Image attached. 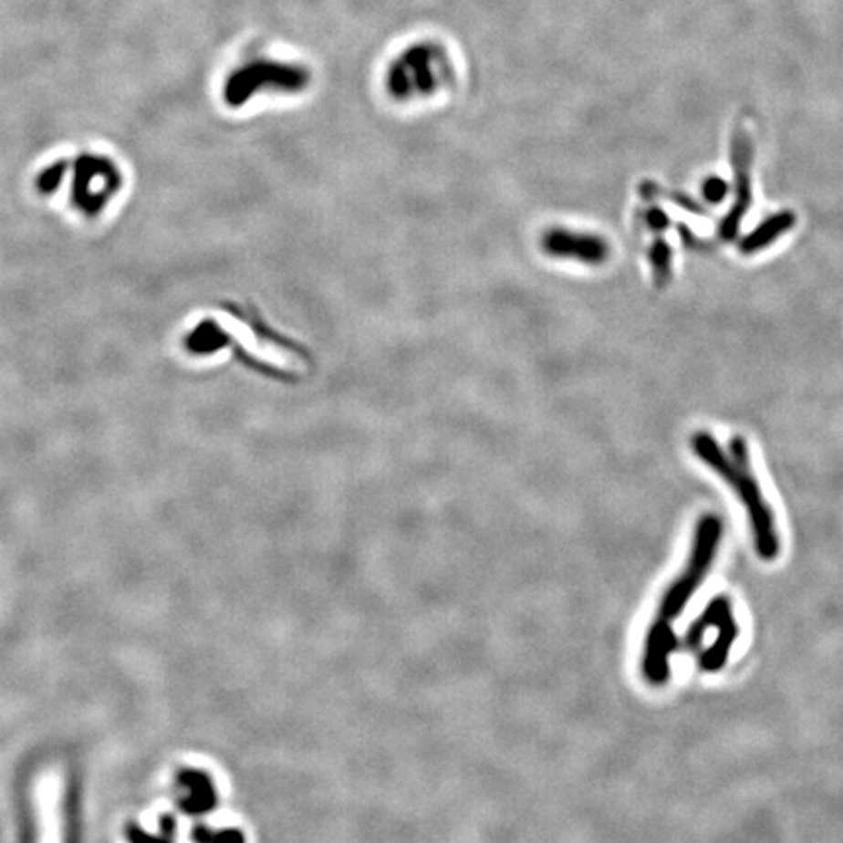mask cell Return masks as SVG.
Masks as SVG:
<instances>
[{
  "label": "cell",
  "instance_id": "6",
  "mask_svg": "<svg viewBox=\"0 0 843 843\" xmlns=\"http://www.w3.org/2000/svg\"><path fill=\"white\" fill-rule=\"evenodd\" d=\"M255 65H246L236 77L233 75L227 84V100L231 106H241L252 96H256V90L265 87L268 90L274 88H299L305 82L299 68L279 65L277 61H252Z\"/></svg>",
  "mask_w": 843,
  "mask_h": 843
},
{
  "label": "cell",
  "instance_id": "15",
  "mask_svg": "<svg viewBox=\"0 0 843 843\" xmlns=\"http://www.w3.org/2000/svg\"><path fill=\"white\" fill-rule=\"evenodd\" d=\"M646 224H649L654 233H662L670 227V217L660 207H650L646 211Z\"/></svg>",
  "mask_w": 843,
  "mask_h": 843
},
{
  "label": "cell",
  "instance_id": "2",
  "mask_svg": "<svg viewBox=\"0 0 843 843\" xmlns=\"http://www.w3.org/2000/svg\"><path fill=\"white\" fill-rule=\"evenodd\" d=\"M692 447L695 455L702 463H707L716 474L723 476L724 483L738 494L744 510L748 514L757 557L765 562L775 560L781 553L775 514H773L762 492L760 481L754 473L748 442L742 435H733V440L728 442V449H724L713 438V433L697 432L692 440Z\"/></svg>",
  "mask_w": 843,
  "mask_h": 843
},
{
  "label": "cell",
  "instance_id": "12",
  "mask_svg": "<svg viewBox=\"0 0 843 843\" xmlns=\"http://www.w3.org/2000/svg\"><path fill=\"white\" fill-rule=\"evenodd\" d=\"M193 841L195 843H245V836L243 832L234 830V827L213 830L211 826H195Z\"/></svg>",
  "mask_w": 843,
  "mask_h": 843
},
{
  "label": "cell",
  "instance_id": "11",
  "mask_svg": "<svg viewBox=\"0 0 843 843\" xmlns=\"http://www.w3.org/2000/svg\"><path fill=\"white\" fill-rule=\"evenodd\" d=\"M649 260H650V268L654 276V284L658 287L668 286V281L671 277V260H673L670 245L662 241V238H658V241L649 250Z\"/></svg>",
  "mask_w": 843,
  "mask_h": 843
},
{
  "label": "cell",
  "instance_id": "16",
  "mask_svg": "<svg viewBox=\"0 0 843 843\" xmlns=\"http://www.w3.org/2000/svg\"><path fill=\"white\" fill-rule=\"evenodd\" d=\"M125 836H128V841H130V843H171L168 839L152 836V834L145 832L143 827L133 826V824L128 826V830H125Z\"/></svg>",
  "mask_w": 843,
  "mask_h": 843
},
{
  "label": "cell",
  "instance_id": "9",
  "mask_svg": "<svg viewBox=\"0 0 843 843\" xmlns=\"http://www.w3.org/2000/svg\"><path fill=\"white\" fill-rule=\"evenodd\" d=\"M176 785L180 793L178 805L186 814L200 817V814H207L211 808H215L217 791L207 773L200 769H182L176 777Z\"/></svg>",
  "mask_w": 843,
  "mask_h": 843
},
{
  "label": "cell",
  "instance_id": "5",
  "mask_svg": "<svg viewBox=\"0 0 843 843\" xmlns=\"http://www.w3.org/2000/svg\"><path fill=\"white\" fill-rule=\"evenodd\" d=\"M121 188L116 164L104 157L84 154L77 161L73 180V203L80 213L94 217L109 203Z\"/></svg>",
  "mask_w": 843,
  "mask_h": 843
},
{
  "label": "cell",
  "instance_id": "14",
  "mask_svg": "<svg viewBox=\"0 0 843 843\" xmlns=\"http://www.w3.org/2000/svg\"><path fill=\"white\" fill-rule=\"evenodd\" d=\"M726 195H728V184L723 178L711 176L702 182V198H705L707 203L719 205L724 202Z\"/></svg>",
  "mask_w": 843,
  "mask_h": 843
},
{
  "label": "cell",
  "instance_id": "1",
  "mask_svg": "<svg viewBox=\"0 0 843 843\" xmlns=\"http://www.w3.org/2000/svg\"><path fill=\"white\" fill-rule=\"evenodd\" d=\"M723 539V519L714 514L702 515L693 533L690 557L685 567L664 589L658 611L646 630L642 650V676L650 685H664L670 680L671 654L678 649V637L673 632V621L683 613L685 606L705 584L713 568L716 553Z\"/></svg>",
  "mask_w": 843,
  "mask_h": 843
},
{
  "label": "cell",
  "instance_id": "13",
  "mask_svg": "<svg viewBox=\"0 0 843 843\" xmlns=\"http://www.w3.org/2000/svg\"><path fill=\"white\" fill-rule=\"evenodd\" d=\"M65 171H67V164H65V162H57V164H53L51 168H47V171L41 172V176H39V180H37V188H39V192L44 193V195H49V193H53V192H57L59 186H61V182H63Z\"/></svg>",
  "mask_w": 843,
  "mask_h": 843
},
{
  "label": "cell",
  "instance_id": "3",
  "mask_svg": "<svg viewBox=\"0 0 843 843\" xmlns=\"http://www.w3.org/2000/svg\"><path fill=\"white\" fill-rule=\"evenodd\" d=\"M389 92L406 102L433 100L453 87V70L447 53L433 44L404 49L387 77Z\"/></svg>",
  "mask_w": 843,
  "mask_h": 843
},
{
  "label": "cell",
  "instance_id": "8",
  "mask_svg": "<svg viewBox=\"0 0 843 843\" xmlns=\"http://www.w3.org/2000/svg\"><path fill=\"white\" fill-rule=\"evenodd\" d=\"M541 248L545 255L553 258L574 260L588 265H599L609 258V246L601 236L560 227L545 231L541 238Z\"/></svg>",
  "mask_w": 843,
  "mask_h": 843
},
{
  "label": "cell",
  "instance_id": "10",
  "mask_svg": "<svg viewBox=\"0 0 843 843\" xmlns=\"http://www.w3.org/2000/svg\"><path fill=\"white\" fill-rule=\"evenodd\" d=\"M796 224V217L793 211H779V213L771 215L764 223L757 224V227L742 238L740 243V252L742 255H755V252H762L764 248L771 246L773 243L781 238L783 234L789 233Z\"/></svg>",
  "mask_w": 843,
  "mask_h": 843
},
{
  "label": "cell",
  "instance_id": "7",
  "mask_svg": "<svg viewBox=\"0 0 843 843\" xmlns=\"http://www.w3.org/2000/svg\"><path fill=\"white\" fill-rule=\"evenodd\" d=\"M733 166H734V203L721 221L719 234L724 243L734 241L740 234L742 221L752 207V143L746 133L738 131L733 137Z\"/></svg>",
  "mask_w": 843,
  "mask_h": 843
},
{
  "label": "cell",
  "instance_id": "4",
  "mask_svg": "<svg viewBox=\"0 0 843 843\" xmlns=\"http://www.w3.org/2000/svg\"><path fill=\"white\" fill-rule=\"evenodd\" d=\"M709 630H714V640L697 656V664L702 671L714 673L724 668L738 637L734 609L726 598H716L709 603L707 609L702 611V615L692 625L690 632H687V646L693 650L707 637Z\"/></svg>",
  "mask_w": 843,
  "mask_h": 843
}]
</instances>
